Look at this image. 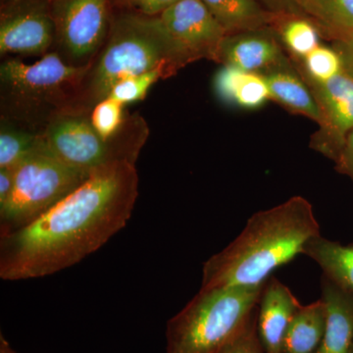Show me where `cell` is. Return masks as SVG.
<instances>
[{
	"label": "cell",
	"instance_id": "cell-7",
	"mask_svg": "<svg viewBox=\"0 0 353 353\" xmlns=\"http://www.w3.org/2000/svg\"><path fill=\"white\" fill-rule=\"evenodd\" d=\"M128 122L117 139L105 141L92 127L90 112L73 109L54 116L43 130V137L53 157L72 168L92 173L115 161L136 163L146 134L126 132Z\"/></svg>",
	"mask_w": 353,
	"mask_h": 353
},
{
	"label": "cell",
	"instance_id": "cell-22",
	"mask_svg": "<svg viewBox=\"0 0 353 353\" xmlns=\"http://www.w3.org/2000/svg\"><path fill=\"white\" fill-rule=\"evenodd\" d=\"M306 16L332 41L353 32V0H308Z\"/></svg>",
	"mask_w": 353,
	"mask_h": 353
},
{
	"label": "cell",
	"instance_id": "cell-26",
	"mask_svg": "<svg viewBox=\"0 0 353 353\" xmlns=\"http://www.w3.org/2000/svg\"><path fill=\"white\" fill-rule=\"evenodd\" d=\"M257 311L240 333L217 353H265L256 328Z\"/></svg>",
	"mask_w": 353,
	"mask_h": 353
},
{
	"label": "cell",
	"instance_id": "cell-10",
	"mask_svg": "<svg viewBox=\"0 0 353 353\" xmlns=\"http://www.w3.org/2000/svg\"><path fill=\"white\" fill-rule=\"evenodd\" d=\"M303 79L322 113L310 148L334 162L353 130V80L345 72L325 82Z\"/></svg>",
	"mask_w": 353,
	"mask_h": 353
},
{
	"label": "cell",
	"instance_id": "cell-5",
	"mask_svg": "<svg viewBox=\"0 0 353 353\" xmlns=\"http://www.w3.org/2000/svg\"><path fill=\"white\" fill-rule=\"evenodd\" d=\"M263 287L201 290L167 325V353H217L256 313Z\"/></svg>",
	"mask_w": 353,
	"mask_h": 353
},
{
	"label": "cell",
	"instance_id": "cell-9",
	"mask_svg": "<svg viewBox=\"0 0 353 353\" xmlns=\"http://www.w3.org/2000/svg\"><path fill=\"white\" fill-rule=\"evenodd\" d=\"M57 41L51 0H6L0 14V52L46 54Z\"/></svg>",
	"mask_w": 353,
	"mask_h": 353
},
{
	"label": "cell",
	"instance_id": "cell-14",
	"mask_svg": "<svg viewBox=\"0 0 353 353\" xmlns=\"http://www.w3.org/2000/svg\"><path fill=\"white\" fill-rule=\"evenodd\" d=\"M321 299L326 326L315 353H350L353 345V296L323 276Z\"/></svg>",
	"mask_w": 353,
	"mask_h": 353
},
{
	"label": "cell",
	"instance_id": "cell-28",
	"mask_svg": "<svg viewBox=\"0 0 353 353\" xmlns=\"http://www.w3.org/2000/svg\"><path fill=\"white\" fill-rule=\"evenodd\" d=\"M265 10L278 16H306L308 0H257Z\"/></svg>",
	"mask_w": 353,
	"mask_h": 353
},
{
	"label": "cell",
	"instance_id": "cell-12",
	"mask_svg": "<svg viewBox=\"0 0 353 353\" xmlns=\"http://www.w3.org/2000/svg\"><path fill=\"white\" fill-rule=\"evenodd\" d=\"M271 27L228 34L223 39L217 62L243 71L263 74L289 59Z\"/></svg>",
	"mask_w": 353,
	"mask_h": 353
},
{
	"label": "cell",
	"instance_id": "cell-17",
	"mask_svg": "<svg viewBox=\"0 0 353 353\" xmlns=\"http://www.w3.org/2000/svg\"><path fill=\"white\" fill-rule=\"evenodd\" d=\"M303 254L321 267L323 276L353 296V243L343 245L316 236L305 245Z\"/></svg>",
	"mask_w": 353,
	"mask_h": 353
},
{
	"label": "cell",
	"instance_id": "cell-1",
	"mask_svg": "<svg viewBox=\"0 0 353 353\" xmlns=\"http://www.w3.org/2000/svg\"><path fill=\"white\" fill-rule=\"evenodd\" d=\"M138 196L134 163L115 161L92 172L38 219L0 236V278H43L79 263L126 226Z\"/></svg>",
	"mask_w": 353,
	"mask_h": 353
},
{
	"label": "cell",
	"instance_id": "cell-20",
	"mask_svg": "<svg viewBox=\"0 0 353 353\" xmlns=\"http://www.w3.org/2000/svg\"><path fill=\"white\" fill-rule=\"evenodd\" d=\"M270 27L292 59H303L321 44V32L309 18L273 15Z\"/></svg>",
	"mask_w": 353,
	"mask_h": 353
},
{
	"label": "cell",
	"instance_id": "cell-30",
	"mask_svg": "<svg viewBox=\"0 0 353 353\" xmlns=\"http://www.w3.org/2000/svg\"><path fill=\"white\" fill-rule=\"evenodd\" d=\"M334 168L353 182V130L348 134L343 150L334 161Z\"/></svg>",
	"mask_w": 353,
	"mask_h": 353
},
{
	"label": "cell",
	"instance_id": "cell-29",
	"mask_svg": "<svg viewBox=\"0 0 353 353\" xmlns=\"http://www.w3.org/2000/svg\"><path fill=\"white\" fill-rule=\"evenodd\" d=\"M332 46L340 55L343 72L353 80V32L334 39Z\"/></svg>",
	"mask_w": 353,
	"mask_h": 353
},
{
	"label": "cell",
	"instance_id": "cell-18",
	"mask_svg": "<svg viewBox=\"0 0 353 353\" xmlns=\"http://www.w3.org/2000/svg\"><path fill=\"white\" fill-rule=\"evenodd\" d=\"M226 34L270 27L273 15L257 0H202Z\"/></svg>",
	"mask_w": 353,
	"mask_h": 353
},
{
	"label": "cell",
	"instance_id": "cell-19",
	"mask_svg": "<svg viewBox=\"0 0 353 353\" xmlns=\"http://www.w3.org/2000/svg\"><path fill=\"white\" fill-rule=\"evenodd\" d=\"M326 326V307L321 297L299 309L285 341L284 353H315Z\"/></svg>",
	"mask_w": 353,
	"mask_h": 353
},
{
	"label": "cell",
	"instance_id": "cell-31",
	"mask_svg": "<svg viewBox=\"0 0 353 353\" xmlns=\"http://www.w3.org/2000/svg\"><path fill=\"white\" fill-rule=\"evenodd\" d=\"M15 169L0 168V206L3 205L14 189Z\"/></svg>",
	"mask_w": 353,
	"mask_h": 353
},
{
	"label": "cell",
	"instance_id": "cell-24",
	"mask_svg": "<svg viewBox=\"0 0 353 353\" xmlns=\"http://www.w3.org/2000/svg\"><path fill=\"white\" fill-rule=\"evenodd\" d=\"M124 108V104L106 97L90 110V123L103 141H114L124 130L128 121L125 119Z\"/></svg>",
	"mask_w": 353,
	"mask_h": 353
},
{
	"label": "cell",
	"instance_id": "cell-33",
	"mask_svg": "<svg viewBox=\"0 0 353 353\" xmlns=\"http://www.w3.org/2000/svg\"><path fill=\"white\" fill-rule=\"evenodd\" d=\"M350 353H353V345H352V350H350Z\"/></svg>",
	"mask_w": 353,
	"mask_h": 353
},
{
	"label": "cell",
	"instance_id": "cell-23",
	"mask_svg": "<svg viewBox=\"0 0 353 353\" xmlns=\"http://www.w3.org/2000/svg\"><path fill=\"white\" fill-rule=\"evenodd\" d=\"M292 60L301 77L316 82H325L343 72L340 55L333 46L320 44L303 59Z\"/></svg>",
	"mask_w": 353,
	"mask_h": 353
},
{
	"label": "cell",
	"instance_id": "cell-15",
	"mask_svg": "<svg viewBox=\"0 0 353 353\" xmlns=\"http://www.w3.org/2000/svg\"><path fill=\"white\" fill-rule=\"evenodd\" d=\"M261 75L268 85L271 101L290 113L314 121L318 126L321 124V110L292 58Z\"/></svg>",
	"mask_w": 353,
	"mask_h": 353
},
{
	"label": "cell",
	"instance_id": "cell-4",
	"mask_svg": "<svg viewBox=\"0 0 353 353\" xmlns=\"http://www.w3.org/2000/svg\"><path fill=\"white\" fill-rule=\"evenodd\" d=\"M90 64L75 66L58 52L32 64L9 59L0 66L3 119L15 120L29 131L43 134L57 114L77 109L81 83Z\"/></svg>",
	"mask_w": 353,
	"mask_h": 353
},
{
	"label": "cell",
	"instance_id": "cell-16",
	"mask_svg": "<svg viewBox=\"0 0 353 353\" xmlns=\"http://www.w3.org/2000/svg\"><path fill=\"white\" fill-rule=\"evenodd\" d=\"M216 94L226 103L248 110L271 101L268 85L261 74L223 66L214 78Z\"/></svg>",
	"mask_w": 353,
	"mask_h": 353
},
{
	"label": "cell",
	"instance_id": "cell-6",
	"mask_svg": "<svg viewBox=\"0 0 353 353\" xmlns=\"http://www.w3.org/2000/svg\"><path fill=\"white\" fill-rule=\"evenodd\" d=\"M90 174L72 168L48 152L27 158L16 167L12 194L0 206V236L31 224L78 189Z\"/></svg>",
	"mask_w": 353,
	"mask_h": 353
},
{
	"label": "cell",
	"instance_id": "cell-21",
	"mask_svg": "<svg viewBox=\"0 0 353 353\" xmlns=\"http://www.w3.org/2000/svg\"><path fill=\"white\" fill-rule=\"evenodd\" d=\"M48 152L43 134L29 131L2 119L0 129V168L15 169L27 158Z\"/></svg>",
	"mask_w": 353,
	"mask_h": 353
},
{
	"label": "cell",
	"instance_id": "cell-34",
	"mask_svg": "<svg viewBox=\"0 0 353 353\" xmlns=\"http://www.w3.org/2000/svg\"><path fill=\"white\" fill-rule=\"evenodd\" d=\"M4 1H6V0H1V3H3Z\"/></svg>",
	"mask_w": 353,
	"mask_h": 353
},
{
	"label": "cell",
	"instance_id": "cell-32",
	"mask_svg": "<svg viewBox=\"0 0 353 353\" xmlns=\"http://www.w3.org/2000/svg\"><path fill=\"white\" fill-rule=\"evenodd\" d=\"M0 353H18L11 347L2 334H0Z\"/></svg>",
	"mask_w": 353,
	"mask_h": 353
},
{
	"label": "cell",
	"instance_id": "cell-8",
	"mask_svg": "<svg viewBox=\"0 0 353 353\" xmlns=\"http://www.w3.org/2000/svg\"><path fill=\"white\" fill-rule=\"evenodd\" d=\"M111 0H51L58 53L75 66L92 63L112 24Z\"/></svg>",
	"mask_w": 353,
	"mask_h": 353
},
{
	"label": "cell",
	"instance_id": "cell-13",
	"mask_svg": "<svg viewBox=\"0 0 353 353\" xmlns=\"http://www.w3.org/2000/svg\"><path fill=\"white\" fill-rule=\"evenodd\" d=\"M301 307L287 285L276 278L267 281L256 316L257 334L265 353H284L285 336Z\"/></svg>",
	"mask_w": 353,
	"mask_h": 353
},
{
	"label": "cell",
	"instance_id": "cell-27",
	"mask_svg": "<svg viewBox=\"0 0 353 353\" xmlns=\"http://www.w3.org/2000/svg\"><path fill=\"white\" fill-rule=\"evenodd\" d=\"M113 6L145 16H159L180 0H111Z\"/></svg>",
	"mask_w": 353,
	"mask_h": 353
},
{
	"label": "cell",
	"instance_id": "cell-25",
	"mask_svg": "<svg viewBox=\"0 0 353 353\" xmlns=\"http://www.w3.org/2000/svg\"><path fill=\"white\" fill-rule=\"evenodd\" d=\"M160 79H165L160 71H150L141 75L127 77L113 85L108 97L124 105L143 101L150 88Z\"/></svg>",
	"mask_w": 353,
	"mask_h": 353
},
{
	"label": "cell",
	"instance_id": "cell-2",
	"mask_svg": "<svg viewBox=\"0 0 353 353\" xmlns=\"http://www.w3.org/2000/svg\"><path fill=\"white\" fill-rule=\"evenodd\" d=\"M319 236L312 204L303 196L254 213L236 240L204 262L201 290L263 287L274 271L303 254Z\"/></svg>",
	"mask_w": 353,
	"mask_h": 353
},
{
	"label": "cell",
	"instance_id": "cell-11",
	"mask_svg": "<svg viewBox=\"0 0 353 353\" xmlns=\"http://www.w3.org/2000/svg\"><path fill=\"white\" fill-rule=\"evenodd\" d=\"M159 18L194 62H217L221 43L227 34L202 0H180Z\"/></svg>",
	"mask_w": 353,
	"mask_h": 353
},
{
	"label": "cell",
	"instance_id": "cell-3",
	"mask_svg": "<svg viewBox=\"0 0 353 353\" xmlns=\"http://www.w3.org/2000/svg\"><path fill=\"white\" fill-rule=\"evenodd\" d=\"M192 62L159 16L122 11L113 16L108 39L83 79L77 110L90 112L127 77L160 71L166 79Z\"/></svg>",
	"mask_w": 353,
	"mask_h": 353
}]
</instances>
